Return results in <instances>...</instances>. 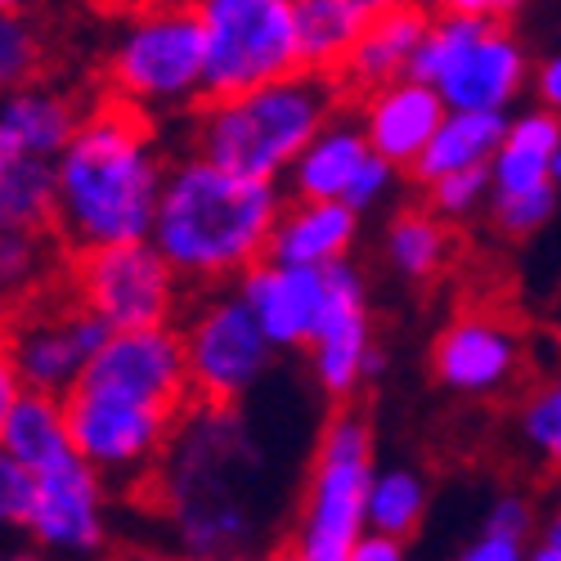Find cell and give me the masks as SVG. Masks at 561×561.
Here are the masks:
<instances>
[{
	"mask_svg": "<svg viewBox=\"0 0 561 561\" xmlns=\"http://www.w3.org/2000/svg\"><path fill=\"white\" fill-rule=\"evenodd\" d=\"M233 293L248 301L274 351H306L319 329L323 297H329V274L261 261L233 284Z\"/></svg>",
	"mask_w": 561,
	"mask_h": 561,
	"instance_id": "cell-16",
	"label": "cell"
},
{
	"mask_svg": "<svg viewBox=\"0 0 561 561\" xmlns=\"http://www.w3.org/2000/svg\"><path fill=\"white\" fill-rule=\"evenodd\" d=\"M561 149V117L548 108H526L507 122V139L490 162L494 194H526L552 184V158Z\"/></svg>",
	"mask_w": 561,
	"mask_h": 561,
	"instance_id": "cell-24",
	"label": "cell"
},
{
	"mask_svg": "<svg viewBox=\"0 0 561 561\" xmlns=\"http://www.w3.org/2000/svg\"><path fill=\"white\" fill-rule=\"evenodd\" d=\"M427 477H417L413 467H378L373 477V494H368V530L409 543L427 522Z\"/></svg>",
	"mask_w": 561,
	"mask_h": 561,
	"instance_id": "cell-29",
	"label": "cell"
},
{
	"mask_svg": "<svg viewBox=\"0 0 561 561\" xmlns=\"http://www.w3.org/2000/svg\"><path fill=\"white\" fill-rule=\"evenodd\" d=\"M351 561H409V557H404V543H400V539H387V535H373V530H368V535L355 543Z\"/></svg>",
	"mask_w": 561,
	"mask_h": 561,
	"instance_id": "cell-42",
	"label": "cell"
},
{
	"mask_svg": "<svg viewBox=\"0 0 561 561\" xmlns=\"http://www.w3.org/2000/svg\"><path fill=\"white\" fill-rule=\"evenodd\" d=\"M329 274V297H323L319 329L306 346L310 378L333 404H351L359 387H368V364L378 355L373 346V314H368V284L355 261H342Z\"/></svg>",
	"mask_w": 561,
	"mask_h": 561,
	"instance_id": "cell-13",
	"label": "cell"
},
{
	"mask_svg": "<svg viewBox=\"0 0 561 561\" xmlns=\"http://www.w3.org/2000/svg\"><path fill=\"white\" fill-rule=\"evenodd\" d=\"M256 561H301V557H297L293 548H274V552H261Z\"/></svg>",
	"mask_w": 561,
	"mask_h": 561,
	"instance_id": "cell-48",
	"label": "cell"
},
{
	"mask_svg": "<svg viewBox=\"0 0 561 561\" xmlns=\"http://www.w3.org/2000/svg\"><path fill=\"white\" fill-rule=\"evenodd\" d=\"M535 543H548V548H561V507H552L548 517L539 522V539Z\"/></svg>",
	"mask_w": 561,
	"mask_h": 561,
	"instance_id": "cell-44",
	"label": "cell"
},
{
	"mask_svg": "<svg viewBox=\"0 0 561 561\" xmlns=\"http://www.w3.org/2000/svg\"><path fill=\"white\" fill-rule=\"evenodd\" d=\"M355 239H359V216L346 203H288L274 225L265 261L297 270H333L351 261Z\"/></svg>",
	"mask_w": 561,
	"mask_h": 561,
	"instance_id": "cell-21",
	"label": "cell"
},
{
	"mask_svg": "<svg viewBox=\"0 0 561 561\" xmlns=\"http://www.w3.org/2000/svg\"><path fill=\"white\" fill-rule=\"evenodd\" d=\"M0 458L23 462L36 477L72 462L77 449H72V427H68V404L55 396L23 391L10 409H0Z\"/></svg>",
	"mask_w": 561,
	"mask_h": 561,
	"instance_id": "cell-22",
	"label": "cell"
},
{
	"mask_svg": "<svg viewBox=\"0 0 561 561\" xmlns=\"http://www.w3.org/2000/svg\"><path fill=\"white\" fill-rule=\"evenodd\" d=\"M68 427H72V449L81 462H90L104 481H135L145 477L158 458L171 449V432L180 417L95 396V391H72L68 400Z\"/></svg>",
	"mask_w": 561,
	"mask_h": 561,
	"instance_id": "cell-12",
	"label": "cell"
},
{
	"mask_svg": "<svg viewBox=\"0 0 561 561\" xmlns=\"http://www.w3.org/2000/svg\"><path fill=\"white\" fill-rule=\"evenodd\" d=\"M436 10L427 0H413V5H400V10H387V14H373L368 19V32L359 36L351 64L342 68V85L346 95H373V90H387L396 81L409 77L413 59H417V45H423L427 27H432Z\"/></svg>",
	"mask_w": 561,
	"mask_h": 561,
	"instance_id": "cell-20",
	"label": "cell"
},
{
	"mask_svg": "<svg viewBox=\"0 0 561 561\" xmlns=\"http://www.w3.org/2000/svg\"><path fill=\"white\" fill-rule=\"evenodd\" d=\"M490 530H503V535H522V539H539V512L526 494H503L485 507V522Z\"/></svg>",
	"mask_w": 561,
	"mask_h": 561,
	"instance_id": "cell-38",
	"label": "cell"
},
{
	"mask_svg": "<svg viewBox=\"0 0 561 561\" xmlns=\"http://www.w3.org/2000/svg\"><path fill=\"white\" fill-rule=\"evenodd\" d=\"M108 342H113V329L90 310H81L77 301L50 306V310H27L10 329L5 364L19 373V382L27 391L68 400Z\"/></svg>",
	"mask_w": 561,
	"mask_h": 561,
	"instance_id": "cell-10",
	"label": "cell"
},
{
	"mask_svg": "<svg viewBox=\"0 0 561 561\" xmlns=\"http://www.w3.org/2000/svg\"><path fill=\"white\" fill-rule=\"evenodd\" d=\"M59 216L55 162H0V225L19 233H45Z\"/></svg>",
	"mask_w": 561,
	"mask_h": 561,
	"instance_id": "cell-27",
	"label": "cell"
},
{
	"mask_svg": "<svg viewBox=\"0 0 561 561\" xmlns=\"http://www.w3.org/2000/svg\"><path fill=\"white\" fill-rule=\"evenodd\" d=\"M77 391L130 400V404H145V409L180 417L194 400L184 333L175 329V323L171 329L113 333V342L100 351V359L85 368V378H81Z\"/></svg>",
	"mask_w": 561,
	"mask_h": 561,
	"instance_id": "cell-11",
	"label": "cell"
},
{
	"mask_svg": "<svg viewBox=\"0 0 561 561\" xmlns=\"http://www.w3.org/2000/svg\"><path fill=\"white\" fill-rule=\"evenodd\" d=\"M194 5L207 32V100H233L306 72L297 0H194Z\"/></svg>",
	"mask_w": 561,
	"mask_h": 561,
	"instance_id": "cell-7",
	"label": "cell"
},
{
	"mask_svg": "<svg viewBox=\"0 0 561 561\" xmlns=\"http://www.w3.org/2000/svg\"><path fill=\"white\" fill-rule=\"evenodd\" d=\"M530 561H561V548H548V543H535V548H530Z\"/></svg>",
	"mask_w": 561,
	"mask_h": 561,
	"instance_id": "cell-47",
	"label": "cell"
},
{
	"mask_svg": "<svg viewBox=\"0 0 561 561\" xmlns=\"http://www.w3.org/2000/svg\"><path fill=\"white\" fill-rule=\"evenodd\" d=\"M526 368V346L507 319L499 314H458L449 319L436 346H432V373L436 382L467 400L503 396Z\"/></svg>",
	"mask_w": 561,
	"mask_h": 561,
	"instance_id": "cell-15",
	"label": "cell"
},
{
	"mask_svg": "<svg viewBox=\"0 0 561 561\" xmlns=\"http://www.w3.org/2000/svg\"><path fill=\"white\" fill-rule=\"evenodd\" d=\"M194 400L207 409H233L274 364V346L239 293H207L184 319Z\"/></svg>",
	"mask_w": 561,
	"mask_h": 561,
	"instance_id": "cell-9",
	"label": "cell"
},
{
	"mask_svg": "<svg viewBox=\"0 0 561 561\" xmlns=\"http://www.w3.org/2000/svg\"><path fill=\"white\" fill-rule=\"evenodd\" d=\"M113 561H190L184 552H162V548H122Z\"/></svg>",
	"mask_w": 561,
	"mask_h": 561,
	"instance_id": "cell-43",
	"label": "cell"
},
{
	"mask_svg": "<svg viewBox=\"0 0 561 561\" xmlns=\"http://www.w3.org/2000/svg\"><path fill=\"white\" fill-rule=\"evenodd\" d=\"M108 85L117 104L139 113L207 104V32L194 0H153L135 10L108 50Z\"/></svg>",
	"mask_w": 561,
	"mask_h": 561,
	"instance_id": "cell-6",
	"label": "cell"
},
{
	"mask_svg": "<svg viewBox=\"0 0 561 561\" xmlns=\"http://www.w3.org/2000/svg\"><path fill=\"white\" fill-rule=\"evenodd\" d=\"M23 535L50 561H100L108 548V481L81 458L45 472Z\"/></svg>",
	"mask_w": 561,
	"mask_h": 561,
	"instance_id": "cell-14",
	"label": "cell"
},
{
	"mask_svg": "<svg viewBox=\"0 0 561 561\" xmlns=\"http://www.w3.org/2000/svg\"><path fill=\"white\" fill-rule=\"evenodd\" d=\"M530 72L535 68H530L526 45L507 27H485L436 90L449 113H503L507 117V108L517 104L526 81H535Z\"/></svg>",
	"mask_w": 561,
	"mask_h": 561,
	"instance_id": "cell-17",
	"label": "cell"
},
{
	"mask_svg": "<svg viewBox=\"0 0 561 561\" xmlns=\"http://www.w3.org/2000/svg\"><path fill=\"white\" fill-rule=\"evenodd\" d=\"M557 507H561V481H557Z\"/></svg>",
	"mask_w": 561,
	"mask_h": 561,
	"instance_id": "cell-51",
	"label": "cell"
},
{
	"mask_svg": "<svg viewBox=\"0 0 561 561\" xmlns=\"http://www.w3.org/2000/svg\"><path fill=\"white\" fill-rule=\"evenodd\" d=\"M36 270H41V233L5 229V239H0V274H5V284L19 293L36 278Z\"/></svg>",
	"mask_w": 561,
	"mask_h": 561,
	"instance_id": "cell-36",
	"label": "cell"
},
{
	"mask_svg": "<svg viewBox=\"0 0 561 561\" xmlns=\"http://www.w3.org/2000/svg\"><path fill=\"white\" fill-rule=\"evenodd\" d=\"M436 14H454V19H472L485 27H507L512 14L526 10V0H432Z\"/></svg>",
	"mask_w": 561,
	"mask_h": 561,
	"instance_id": "cell-40",
	"label": "cell"
},
{
	"mask_svg": "<svg viewBox=\"0 0 561 561\" xmlns=\"http://www.w3.org/2000/svg\"><path fill=\"white\" fill-rule=\"evenodd\" d=\"M490 203H494V175H490V167L462 171V175H445V180L427 184V207L440 220H467V216H477Z\"/></svg>",
	"mask_w": 561,
	"mask_h": 561,
	"instance_id": "cell-33",
	"label": "cell"
},
{
	"mask_svg": "<svg viewBox=\"0 0 561 561\" xmlns=\"http://www.w3.org/2000/svg\"><path fill=\"white\" fill-rule=\"evenodd\" d=\"M485 32V23L472 19H454V14H436L423 45H417V59L409 68V81H423V85H440L449 77V68L467 55V45Z\"/></svg>",
	"mask_w": 561,
	"mask_h": 561,
	"instance_id": "cell-30",
	"label": "cell"
},
{
	"mask_svg": "<svg viewBox=\"0 0 561 561\" xmlns=\"http://www.w3.org/2000/svg\"><path fill=\"white\" fill-rule=\"evenodd\" d=\"M55 167H59L55 233L72 256L153 239L171 162L162 158L149 113L130 104L95 108Z\"/></svg>",
	"mask_w": 561,
	"mask_h": 561,
	"instance_id": "cell-1",
	"label": "cell"
},
{
	"mask_svg": "<svg viewBox=\"0 0 561 561\" xmlns=\"http://www.w3.org/2000/svg\"><path fill=\"white\" fill-rule=\"evenodd\" d=\"M517 432H522V440L535 458H543L548 467L561 472V373L522 404Z\"/></svg>",
	"mask_w": 561,
	"mask_h": 561,
	"instance_id": "cell-31",
	"label": "cell"
},
{
	"mask_svg": "<svg viewBox=\"0 0 561 561\" xmlns=\"http://www.w3.org/2000/svg\"><path fill=\"white\" fill-rule=\"evenodd\" d=\"M184 278L153 243H126L72 256V297L81 310L104 319L113 333L171 329L180 314Z\"/></svg>",
	"mask_w": 561,
	"mask_h": 561,
	"instance_id": "cell-8",
	"label": "cell"
},
{
	"mask_svg": "<svg viewBox=\"0 0 561 561\" xmlns=\"http://www.w3.org/2000/svg\"><path fill=\"white\" fill-rule=\"evenodd\" d=\"M552 184L561 190V149H557V158H552Z\"/></svg>",
	"mask_w": 561,
	"mask_h": 561,
	"instance_id": "cell-50",
	"label": "cell"
},
{
	"mask_svg": "<svg viewBox=\"0 0 561 561\" xmlns=\"http://www.w3.org/2000/svg\"><path fill=\"white\" fill-rule=\"evenodd\" d=\"M368 14H387V10H400V5H413V0H359Z\"/></svg>",
	"mask_w": 561,
	"mask_h": 561,
	"instance_id": "cell-46",
	"label": "cell"
},
{
	"mask_svg": "<svg viewBox=\"0 0 561 561\" xmlns=\"http://www.w3.org/2000/svg\"><path fill=\"white\" fill-rule=\"evenodd\" d=\"M530 548L535 543L522 535H503V530L481 526L477 539L458 552V561H530Z\"/></svg>",
	"mask_w": 561,
	"mask_h": 561,
	"instance_id": "cell-39",
	"label": "cell"
},
{
	"mask_svg": "<svg viewBox=\"0 0 561 561\" xmlns=\"http://www.w3.org/2000/svg\"><path fill=\"white\" fill-rule=\"evenodd\" d=\"M373 158L368 135L359 122L337 117L329 130H319L314 145L288 171V198L293 203H346L355 175Z\"/></svg>",
	"mask_w": 561,
	"mask_h": 561,
	"instance_id": "cell-23",
	"label": "cell"
},
{
	"mask_svg": "<svg viewBox=\"0 0 561 561\" xmlns=\"http://www.w3.org/2000/svg\"><path fill=\"white\" fill-rule=\"evenodd\" d=\"M248 449V436L233 427V409L198 404V417L180 427L175 454L167 449V477L175 472V535L190 561H233L252 539L248 494H239L225 467Z\"/></svg>",
	"mask_w": 561,
	"mask_h": 561,
	"instance_id": "cell-4",
	"label": "cell"
},
{
	"mask_svg": "<svg viewBox=\"0 0 561 561\" xmlns=\"http://www.w3.org/2000/svg\"><path fill=\"white\" fill-rule=\"evenodd\" d=\"M0 561H50V557H45V552H36L32 543H23V548H10V552L0 557Z\"/></svg>",
	"mask_w": 561,
	"mask_h": 561,
	"instance_id": "cell-45",
	"label": "cell"
},
{
	"mask_svg": "<svg viewBox=\"0 0 561 561\" xmlns=\"http://www.w3.org/2000/svg\"><path fill=\"white\" fill-rule=\"evenodd\" d=\"M41 68V41L36 32L19 19V14H5L0 19V81H5V95L10 90H23V85H36Z\"/></svg>",
	"mask_w": 561,
	"mask_h": 561,
	"instance_id": "cell-34",
	"label": "cell"
},
{
	"mask_svg": "<svg viewBox=\"0 0 561 561\" xmlns=\"http://www.w3.org/2000/svg\"><path fill=\"white\" fill-rule=\"evenodd\" d=\"M81 122V108L55 85L10 90L0 104V162H59Z\"/></svg>",
	"mask_w": 561,
	"mask_h": 561,
	"instance_id": "cell-19",
	"label": "cell"
},
{
	"mask_svg": "<svg viewBox=\"0 0 561 561\" xmlns=\"http://www.w3.org/2000/svg\"><path fill=\"white\" fill-rule=\"evenodd\" d=\"M557 203H561L557 184H539V190H526V194H494L490 220L507 239H530V233H539L557 216Z\"/></svg>",
	"mask_w": 561,
	"mask_h": 561,
	"instance_id": "cell-32",
	"label": "cell"
},
{
	"mask_svg": "<svg viewBox=\"0 0 561 561\" xmlns=\"http://www.w3.org/2000/svg\"><path fill=\"white\" fill-rule=\"evenodd\" d=\"M32 5V0H0V10H5V14H23Z\"/></svg>",
	"mask_w": 561,
	"mask_h": 561,
	"instance_id": "cell-49",
	"label": "cell"
},
{
	"mask_svg": "<svg viewBox=\"0 0 561 561\" xmlns=\"http://www.w3.org/2000/svg\"><path fill=\"white\" fill-rule=\"evenodd\" d=\"M507 122L512 117H503V113H449L445 126L436 130V139L427 145V153L417 158L413 180L436 184L445 175L490 167L503 149V139H507Z\"/></svg>",
	"mask_w": 561,
	"mask_h": 561,
	"instance_id": "cell-25",
	"label": "cell"
},
{
	"mask_svg": "<svg viewBox=\"0 0 561 561\" xmlns=\"http://www.w3.org/2000/svg\"><path fill=\"white\" fill-rule=\"evenodd\" d=\"M373 423L355 404H337L319 427L310 477L301 490V512L293 530V552L301 561H351L355 543L368 535Z\"/></svg>",
	"mask_w": 561,
	"mask_h": 561,
	"instance_id": "cell-5",
	"label": "cell"
},
{
	"mask_svg": "<svg viewBox=\"0 0 561 561\" xmlns=\"http://www.w3.org/2000/svg\"><path fill=\"white\" fill-rule=\"evenodd\" d=\"M396 175H400V167H391L387 158H378V153H373V158L364 162V171L355 175V184H351L346 207H351L355 216L373 211V207H378L382 198H391V194H396Z\"/></svg>",
	"mask_w": 561,
	"mask_h": 561,
	"instance_id": "cell-37",
	"label": "cell"
},
{
	"mask_svg": "<svg viewBox=\"0 0 561 561\" xmlns=\"http://www.w3.org/2000/svg\"><path fill=\"white\" fill-rule=\"evenodd\" d=\"M368 10L359 0H297V41H301V68L342 77L351 64L359 36L368 32Z\"/></svg>",
	"mask_w": 561,
	"mask_h": 561,
	"instance_id": "cell-26",
	"label": "cell"
},
{
	"mask_svg": "<svg viewBox=\"0 0 561 561\" xmlns=\"http://www.w3.org/2000/svg\"><path fill=\"white\" fill-rule=\"evenodd\" d=\"M449 108L440 100L436 85L423 81H396L387 90H373L359 100V126L368 135V149L387 158L391 167H417V158L427 153V145L436 139V130L445 126Z\"/></svg>",
	"mask_w": 561,
	"mask_h": 561,
	"instance_id": "cell-18",
	"label": "cell"
},
{
	"mask_svg": "<svg viewBox=\"0 0 561 561\" xmlns=\"http://www.w3.org/2000/svg\"><path fill=\"white\" fill-rule=\"evenodd\" d=\"M382 248L396 274L413 278V284H427L449 261V229L432 207H400L387 220Z\"/></svg>",
	"mask_w": 561,
	"mask_h": 561,
	"instance_id": "cell-28",
	"label": "cell"
},
{
	"mask_svg": "<svg viewBox=\"0 0 561 561\" xmlns=\"http://www.w3.org/2000/svg\"><path fill=\"white\" fill-rule=\"evenodd\" d=\"M278 184L243 180L198 153H184L167 171L162 207L153 220V248L184 284L216 288L270 256L274 225L284 216Z\"/></svg>",
	"mask_w": 561,
	"mask_h": 561,
	"instance_id": "cell-2",
	"label": "cell"
},
{
	"mask_svg": "<svg viewBox=\"0 0 561 561\" xmlns=\"http://www.w3.org/2000/svg\"><path fill=\"white\" fill-rule=\"evenodd\" d=\"M36 494H41V477L14 458H0V522L23 535L36 512Z\"/></svg>",
	"mask_w": 561,
	"mask_h": 561,
	"instance_id": "cell-35",
	"label": "cell"
},
{
	"mask_svg": "<svg viewBox=\"0 0 561 561\" xmlns=\"http://www.w3.org/2000/svg\"><path fill=\"white\" fill-rule=\"evenodd\" d=\"M535 100H539V108H548V113H557L561 117V50H552L539 68H535Z\"/></svg>",
	"mask_w": 561,
	"mask_h": 561,
	"instance_id": "cell-41",
	"label": "cell"
},
{
	"mask_svg": "<svg viewBox=\"0 0 561 561\" xmlns=\"http://www.w3.org/2000/svg\"><path fill=\"white\" fill-rule=\"evenodd\" d=\"M346 85L323 72H297L233 100H207L194 113L190 153L261 184L288 180L297 158L337 122Z\"/></svg>",
	"mask_w": 561,
	"mask_h": 561,
	"instance_id": "cell-3",
	"label": "cell"
}]
</instances>
